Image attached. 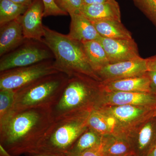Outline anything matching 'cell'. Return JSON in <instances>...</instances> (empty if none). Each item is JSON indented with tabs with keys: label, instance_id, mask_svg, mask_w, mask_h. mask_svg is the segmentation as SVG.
<instances>
[{
	"label": "cell",
	"instance_id": "6da1fadb",
	"mask_svg": "<svg viewBox=\"0 0 156 156\" xmlns=\"http://www.w3.org/2000/svg\"><path fill=\"white\" fill-rule=\"evenodd\" d=\"M50 107L14 111L0 123V144L14 156L35 150L53 122Z\"/></svg>",
	"mask_w": 156,
	"mask_h": 156
},
{
	"label": "cell",
	"instance_id": "7a4b0ae2",
	"mask_svg": "<svg viewBox=\"0 0 156 156\" xmlns=\"http://www.w3.org/2000/svg\"><path fill=\"white\" fill-rule=\"evenodd\" d=\"M44 35L42 41L54 55V66L56 69L68 76L80 74L101 81L91 67L83 43L56 31L44 27Z\"/></svg>",
	"mask_w": 156,
	"mask_h": 156
},
{
	"label": "cell",
	"instance_id": "3957f363",
	"mask_svg": "<svg viewBox=\"0 0 156 156\" xmlns=\"http://www.w3.org/2000/svg\"><path fill=\"white\" fill-rule=\"evenodd\" d=\"M100 92V81L80 74L69 76L58 99L51 107L53 120L92 109Z\"/></svg>",
	"mask_w": 156,
	"mask_h": 156
},
{
	"label": "cell",
	"instance_id": "277c9868",
	"mask_svg": "<svg viewBox=\"0 0 156 156\" xmlns=\"http://www.w3.org/2000/svg\"><path fill=\"white\" fill-rule=\"evenodd\" d=\"M91 110L54 120L34 151L67 154L88 128L87 119Z\"/></svg>",
	"mask_w": 156,
	"mask_h": 156
},
{
	"label": "cell",
	"instance_id": "5b68a950",
	"mask_svg": "<svg viewBox=\"0 0 156 156\" xmlns=\"http://www.w3.org/2000/svg\"><path fill=\"white\" fill-rule=\"evenodd\" d=\"M68 78L63 73L52 74L16 90L13 111L37 107H51L58 99Z\"/></svg>",
	"mask_w": 156,
	"mask_h": 156
},
{
	"label": "cell",
	"instance_id": "8992f818",
	"mask_svg": "<svg viewBox=\"0 0 156 156\" xmlns=\"http://www.w3.org/2000/svg\"><path fill=\"white\" fill-rule=\"evenodd\" d=\"M106 118L112 134L127 137L129 132L142 122L154 116L156 108L132 105L98 107Z\"/></svg>",
	"mask_w": 156,
	"mask_h": 156
},
{
	"label": "cell",
	"instance_id": "52a82bcc",
	"mask_svg": "<svg viewBox=\"0 0 156 156\" xmlns=\"http://www.w3.org/2000/svg\"><path fill=\"white\" fill-rule=\"evenodd\" d=\"M54 58L52 51L44 42L26 39L15 50L1 56L0 73Z\"/></svg>",
	"mask_w": 156,
	"mask_h": 156
},
{
	"label": "cell",
	"instance_id": "ba28073f",
	"mask_svg": "<svg viewBox=\"0 0 156 156\" xmlns=\"http://www.w3.org/2000/svg\"><path fill=\"white\" fill-rule=\"evenodd\" d=\"M60 72L54 66V59L25 67L1 72L0 90H18L45 76Z\"/></svg>",
	"mask_w": 156,
	"mask_h": 156
},
{
	"label": "cell",
	"instance_id": "9c48e42d",
	"mask_svg": "<svg viewBox=\"0 0 156 156\" xmlns=\"http://www.w3.org/2000/svg\"><path fill=\"white\" fill-rule=\"evenodd\" d=\"M126 138L133 156L148 155L156 143V117H151L136 126Z\"/></svg>",
	"mask_w": 156,
	"mask_h": 156
},
{
	"label": "cell",
	"instance_id": "30bf717a",
	"mask_svg": "<svg viewBox=\"0 0 156 156\" xmlns=\"http://www.w3.org/2000/svg\"><path fill=\"white\" fill-rule=\"evenodd\" d=\"M122 105L156 108V95L148 92H106L101 90L94 108Z\"/></svg>",
	"mask_w": 156,
	"mask_h": 156
},
{
	"label": "cell",
	"instance_id": "8fae6325",
	"mask_svg": "<svg viewBox=\"0 0 156 156\" xmlns=\"http://www.w3.org/2000/svg\"><path fill=\"white\" fill-rule=\"evenodd\" d=\"M147 71L146 59L141 57L134 60L110 63L96 73L101 82H108L139 76L145 74Z\"/></svg>",
	"mask_w": 156,
	"mask_h": 156
},
{
	"label": "cell",
	"instance_id": "7c38bea8",
	"mask_svg": "<svg viewBox=\"0 0 156 156\" xmlns=\"http://www.w3.org/2000/svg\"><path fill=\"white\" fill-rule=\"evenodd\" d=\"M107 55L110 63L134 60L141 58L134 39H98Z\"/></svg>",
	"mask_w": 156,
	"mask_h": 156
},
{
	"label": "cell",
	"instance_id": "4fadbf2b",
	"mask_svg": "<svg viewBox=\"0 0 156 156\" xmlns=\"http://www.w3.org/2000/svg\"><path fill=\"white\" fill-rule=\"evenodd\" d=\"M44 5L42 0H34L25 13L20 16L24 38L42 41L44 29L42 23Z\"/></svg>",
	"mask_w": 156,
	"mask_h": 156
},
{
	"label": "cell",
	"instance_id": "5bb4252c",
	"mask_svg": "<svg viewBox=\"0 0 156 156\" xmlns=\"http://www.w3.org/2000/svg\"><path fill=\"white\" fill-rule=\"evenodd\" d=\"M101 91L106 92H125L151 93L150 80L147 74L133 77L108 81L100 82Z\"/></svg>",
	"mask_w": 156,
	"mask_h": 156
},
{
	"label": "cell",
	"instance_id": "9a60e30c",
	"mask_svg": "<svg viewBox=\"0 0 156 156\" xmlns=\"http://www.w3.org/2000/svg\"><path fill=\"white\" fill-rule=\"evenodd\" d=\"M0 56L13 51L25 41L20 16L0 27Z\"/></svg>",
	"mask_w": 156,
	"mask_h": 156
},
{
	"label": "cell",
	"instance_id": "2e32d148",
	"mask_svg": "<svg viewBox=\"0 0 156 156\" xmlns=\"http://www.w3.org/2000/svg\"><path fill=\"white\" fill-rule=\"evenodd\" d=\"M80 12L91 21L102 20L121 21L120 6L115 0L92 5H83Z\"/></svg>",
	"mask_w": 156,
	"mask_h": 156
},
{
	"label": "cell",
	"instance_id": "e0dca14e",
	"mask_svg": "<svg viewBox=\"0 0 156 156\" xmlns=\"http://www.w3.org/2000/svg\"><path fill=\"white\" fill-rule=\"evenodd\" d=\"M71 17L70 37L84 43L98 40L101 37L92 22L80 12L70 15Z\"/></svg>",
	"mask_w": 156,
	"mask_h": 156
},
{
	"label": "cell",
	"instance_id": "ac0fdd59",
	"mask_svg": "<svg viewBox=\"0 0 156 156\" xmlns=\"http://www.w3.org/2000/svg\"><path fill=\"white\" fill-rule=\"evenodd\" d=\"M100 148L104 156H133L127 138L112 134L103 136Z\"/></svg>",
	"mask_w": 156,
	"mask_h": 156
},
{
	"label": "cell",
	"instance_id": "d6986e66",
	"mask_svg": "<svg viewBox=\"0 0 156 156\" xmlns=\"http://www.w3.org/2000/svg\"><path fill=\"white\" fill-rule=\"evenodd\" d=\"M101 37L109 39H131L132 34L121 21L102 20L91 21Z\"/></svg>",
	"mask_w": 156,
	"mask_h": 156
},
{
	"label": "cell",
	"instance_id": "ffe728a7",
	"mask_svg": "<svg viewBox=\"0 0 156 156\" xmlns=\"http://www.w3.org/2000/svg\"><path fill=\"white\" fill-rule=\"evenodd\" d=\"M83 44L89 63L95 73L110 64L106 52L98 41H89Z\"/></svg>",
	"mask_w": 156,
	"mask_h": 156
},
{
	"label": "cell",
	"instance_id": "44dd1931",
	"mask_svg": "<svg viewBox=\"0 0 156 156\" xmlns=\"http://www.w3.org/2000/svg\"><path fill=\"white\" fill-rule=\"evenodd\" d=\"M102 138L103 136L88 127L78 137L66 154H76L87 150L99 147Z\"/></svg>",
	"mask_w": 156,
	"mask_h": 156
},
{
	"label": "cell",
	"instance_id": "7402d4cb",
	"mask_svg": "<svg viewBox=\"0 0 156 156\" xmlns=\"http://www.w3.org/2000/svg\"><path fill=\"white\" fill-rule=\"evenodd\" d=\"M29 6L20 5L10 1H0V27L21 16Z\"/></svg>",
	"mask_w": 156,
	"mask_h": 156
},
{
	"label": "cell",
	"instance_id": "603a6c76",
	"mask_svg": "<svg viewBox=\"0 0 156 156\" xmlns=\"http://www.w3.org/2000/svg\"><path fill=\"white\" fill-rule=\"evenodd\" d=\"M87 126L102 136L112 134L111 129L105 117L97 109L93 108L89 112Z\"/></svg>",
	"mask_w": 156,
	"mask_h": 156
},
{
	"label": "cell",
	"instance_id": "cb8c5ba5",
	"mask_svg": "<svg viewBox=\"0 0 156 156\" xmlns=\"http://www.w3.org/2000/svg\"><path fill=\"white\" fill-rule=\"evenodd\" d=\"M15 97L14 90H0V123L5 121L13 111Z\"/></svg>",
	"mask_w": 156,
	"mask_h": 156
},
{
	"label": "cell",
	"instance_id": "d4e9b609",
	"mask_svg": "<svg viewBox=\"0 0 156 156\" xmlns=\"http://www.w3.org/2000/svg\"><path fill=\"white\" fill-rule=\"evenodd\" d=\"M156 29V0H132Z\"/></svg>",
	"mask_w": 156,
	"mask_h": 156
},
{
	"label": "cell",
	"instance_id": "484cf974",
	"mask_svg": "<svg viewBox=\"0 0 156 156\" xmlns=\"http://www.w3.org/2000/svg\"><path fill=\"white\" fill-rule=\"evenodd\" d=\"M56 5L68 14H75L80 12L84 5L83 0H54Z\"/></svg>",
	"mask_w": 156,
	"mask_h": 156
},
{
	"label": "cell",
	"instance_id": "4316f807",
	"mask_svg": "<svg viewBox=\"0 0 156 156\" xmlns=\"http://www.w3.org/2000/svg\"><path fill=\"white\" fill-rule=\"evenodd\" d=\"M44 5V17L51 16H63L67 15L65 11H62L56 5L54 0H42Z\"/></svg>",
	"mask_w": 156,
	"mask_h": 156
},
{
	"label": "cell",
	"instance_id": "83f0119b",
	"mask_svg": "<svg viewBox=\"0 0 156 156\" xmlns=\"http://www.w3.org/2000/svg\"><path fill=\"white\" fill-rule=\"evenodd\" d=\"M100 147L87 150L76 154H67L68 156H104L101 151Z\"/></svg>",
	"mask_w": 156,
	"mask_h": 156
},
{
	"label": "cell",
	"instance_id": "f1b7e54d",
	"mask_svg": "<svg viewBox=\"0 0 156 156\" xmlns=\"http://www.w3.org/2000/svg\"><path fill=\"white\" fill-rule=\"evenodd\" d=\"M26 155L27 156H68L67 154L62 153L51 152L41 151H34Z\"/></svg>",
	"mask_w": 156,
	"mask_h": 156
},
{
	"label": "cell",
	"instance_id": "f546056e",
	"mask_svg": "<svg viewBox=\"0 0 156 156\" xmlns=\"http://www.w3.org/2000/svg\"><path fill=\"white\" fill-rule=\"evenodd\" d=\"M147 74L150 80L151 92L156 95V71H148Z\"/></svg>",
	"mask_w": 156,
	"mask_h": 156
},
{
	"label": "cell",
	"instance_id": "4dcf8cb0",
	"mask_svg": "<svg viewBox=\"0 0 156 156\" xmlns=\"http://www.w3.org/2000/svg\"><path fill=\"white\" fill-rule=\"evenodd\" d=\"M146 59L147 64L148 71H156V54Z\"/></svg>",
	"mask_w": 156,
	"mask_h": 156
},
{
	"label": "cell",
	"instance_id": "1f68e13d",
	"mask_svg": "<svg viewBox=\"0 0 156 156\" xmlns=\"http://www.w3.org/2000/svg\"><path fill=\"white\" fill-rule=\"evenodd\" d=\"M1 1V0H0V1ZM10 1L20 5L29 6L33 2L34 0H10Z\"/></svg>",
	"mask_w": 156,
	"mask_h": 156
},
{
	"label": "cell",
	"instance_id": "d6a6232c",
	"mask_svg": "<svg viewBox=\"0 0 156 156\" xmlns=\"http://www.w3.org/2000/svg\"><path fill=\"white\" fill-rule=\"evenodd\" d=\"M111 0H83L84 5H92V4H98L105 2Z\"/></svg>",
	"mask_w": 156,
	"mask_h": 156
},
{
	"label": "cell",
	"instance_id": "836d02e7",
	"mask_svg": "<svg viewBox=\"0 0 156 156\" xmlns=\"http://www.w3.org/2000/svg\"><path fill=\"white\" fill-rule=\"evenodd\" d=\"M0 156H14L9 153L0 144Z\"/></svg>",
	"mask_w": 156,
	"mask_h": 156
},
{
	"label": "cell",
	"instance_id": "e575fe53",
	"mask_svg": "<svg viewBox=\"0 0 156 156\" xmlns=\"http://www.w3.org/2000/svg\"><path fill=\"white\" fill-rule=\"evenodd\" d=\"M151 156H156V143L150 153Z\"/></svg>",
	"mask_w": 156,
	"mask_h": 156
},
{
	"label": "cell",
	"instance_id": "d590c367",
	"mask_svg": "<svg viewBox=\"0 0 156 156\" xmlns=\"http://www.w3.org/2000/svg\"><path fill=\"white\" fill-rule=\"evenodd\" d=\"M154 116L156 117V109L155 111L154 115Z\"/></svg>",
	"mask_w": 156,
	"mask_h": 156
},
{
	"label": "cell",
	"instance_id": "8d00e7d4",
	"mask_svg": "<svg viewBox=\"0 0 156 156\" xmlns=\"http://www.w3.org/2000/svg\"><path fill=\"white\" fill-rule=\"evenodd\" d=\"M147 156H151L150 154H149Z\"/></svg>",
	"mask_w": 156,
	"mask_h": 156
},
{
	"label": "cell",
	"instance_id": "74e56055",
	"mask_svg": "<svg viewBox=\"0 0 156 156\" xmlns=\"http://www.w3.org/2000/svg\"></svg>",
	"mask_w": 156,
	"mask_h": 156
},
{
	"label": "cell",
	"instance_id": "f35d334b",
	"mask_svg": "<svg viewBox=\"0 0 156 156\" xmlns=\"http://www.w3.org/2000/svg\"></svg>",
	"mask_w": 156,
	"mask_h": 156
}]
</instances>
